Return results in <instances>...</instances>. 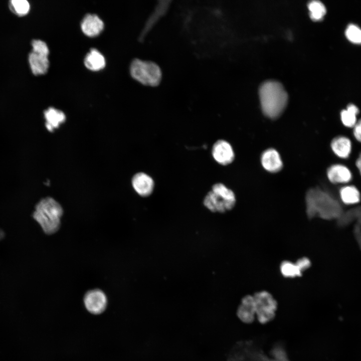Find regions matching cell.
Wrapping results in <instances>:
<instances>
[{"label":"cell","instance_id":"6da1fadb","mask_svg":"<svg viewBox=\"0 0 361 361\" xmlns=\"http://www.w3.org/2000/svg\"><path fill=\"white\" fill-rule=\"evenodd\" d=\"M259 96L263 113L271 119L280 115L288 101L286 91L281 84L276 81L264 82L259 89Z\"/></svg>","mask_w":361,"mask_h":361},{"label":"cell","instance_id":"7a4b0ae2","mask_svg":"<svg viewBox=\"0 0 361 361\" xmlns=\"http://www.w3.org/2000/svg\"><path fill=\"white\" fill-rule=\"evenodd\" d=\"M305 202L308 218L318 215L323 218L330 219L335 217L340 212L337 201L329 193L317 187L308 190Z\"/></svg>","mask_w":361,"mask_h":361},{"label":"cell","instance_id":"3957f363","mask_svg":"<svg viewBox=\"0 0 361 361\" xmlns=\"http://www.w3.org/2000/svg\"><path fill=\"white\" fill-rule=\"evenodd\" d=\"M63 211L60 204L51 197L42 199L36 205L33 217L47 234L56 232L60 226Z\"/></svg>","mask_w":361,"mask_h":361},{"label":"cell","instance_id":"277c9868","mask_svg":"<svg viewBox=\"0 0 361 361\" xmlns=\"http://www.w3.org/2000/svg\"><path fill=\"white\" fill-rule=\"evenodd\" d=\"M236 203L234 192L222 183H217L205 196L203 204L212 212L225 213L232 210Z\"/></svg>","mask_w":361,"mask_h":361},{"label":"cell","instance_id":"5b68a950","mask_svg":"<svg viewBox=\"0 0 361 361\" xmlns=\"http://www.w3.org/2000/svg\"><path fill=\"white\" fill-rule=\"evenodd\" d=\"M130 73L139 83L151 87L158 85L162 76L160 68L156 63L137 59L131 62Z\"/></svg>","mask_w":361,"mask_h":361},{"label":"cell","instance_id":"8992f818","mask_svg":"<svg viewBox=\"0 0 361 361\" xmlns=\"http://www.w3.org/2000/svg\"><path fill=\"white\" fill-rule=\"evenodd\" d=\"M256 314L261 323L271 320L275 316L277 303L273 295L266 290L255 292L253 295Z\"/></svg>","mask_w":361,"mask_h":361},{"label":"cell","instance_id":"52a82bcc","mask_svg":"<svg viewBox=\"0 0 361 361\" xmlns=\"http://www.w3.org/2000/svg\"><path fill=\"white\" fill-rule=\"evenodd\" d=\"M84 303L87 310L94 314L102 313L106 308L107 299L105 293L100 289L89 290L85 295Z\"/></svg>","mask_w":361,"mask_h":361},{"label":"cell","instance_id":"ba28073f","mask_svg":"<svg viewBox=\"0 0 361 361\" xmlns=\"http://www.w3.org/2000/svg\"><path fill=\"white\" fill-rule=\"evenodd\" d=\"M212 155L214 159L219 164L227 165L234 160L235 155L231 144L225 140H218L212 147Z\"/></svg>","mask_w":361,"mask_h":361},{"label":"cell","instance_id":"9c48e42d","mask_svg":"<svg viewBox=\"0 0 361 361\" xmlns=\"http://www.w3.org/2000/svg\"><path fill=\"white\" fill-rule=\"evenodd\" d=\"M132 185L135 191L140 196L145 197L151 194L154 188V181L148 174L140 172L135 174L132 178Z\"/></svg>","mask_w":361,"mask_h":361},{"label":"cell","instance_id":"30bf717a","mask_svg":"<svg viewBox=\"0 0 361 361\" xmlns=\"http://www.w3.org/2000/svg\"><path fill=\"white\" fill-rule=\"evenodd\" d=\"M326 175L328 180L332 184H346L352 178L350 169L342 164H334L327 169Z\"/></svg>","mask_w":361,"mask_h":361},{"label":"cell","instance_id":"8fae6325","mask_svg":"<svg viewBox=\"0 0 361 361\" xmlns=\"http://www.w3.org/2000/svg\"><path fill=\"white\" fill-rule=\"evenodd\" d=\"M102 20L96 15L87 14L83 19L81 28L83 33L90 37L99 35L104 29Z\"/></svg>","mask_w":361,"mask_h":361},{"label":"cell","instance_id":"7c38bea8","mask_svg":"<svg viewBox=\"0 0 361 361\" xmlns=\"http://www.w3.org/2000/svg\"><path fill=\"white\" fill-rule=\"evenodd\" d=\"M261 162L264 168L270 172H278L283 166L280 154L274 148H268L263 152Z\"/></svg>","mask_w":361,"mask_h":361},{"label":"cell","instance_id":"4fadbf2b","mask_svg":"<svg viewBox=\"0 0 361 361\" xmlns=\"http://www.w3.org/2000/svg\"><path fill=\"white\" fill-rule=\"evenodd\" d=\"M310 265L309 259L306 257L299 259L295 263L290 261H284L280 266L281 273L287 277H294L301 276L305 270Z\"/></svg>","mask_w":361,"mask_h":361},{"label":"cell","instance_id":"5bb4252c","mask_svg":"<svg viewBox=\"0 0 361 361\" xmlns=\"http://www.w3.org/2000/svg\"><path fill=\"white\" fill-rule=\"evenodd\" d=\"M330 147L337 156L345 159L348 158L351 153L352 143L347 137L338 135L332 139L330 142Z\"/></svg>","mask_w":361,"mask_h":361},{"label":"cell","instance_id":"9a60e30c","mask_svg":"<svg viewBox=\"0 0 361 361\" xmlns=\"http://www.w3.org/2000/svg\"><path fill=\"white\" fill-rule=\"evenodd\" d=\"M256 314L255 302L253 295H247L241 300L238 310L237 315L244 322H252Z\"/></svg>","mask_w":361,"mask_h":361},{"label":"cell","instance_id":"2e32d148","mask_svg":"<svg viewBox=\"0 0 361 361\" xmlns=\"http://www.w3.org/2000/svg\"><path fill=\"white\" fill-rule=\"evenodd\" d=\"M31 70L35 75L47 73L49 67L48 56L31 51L28 57Z\"/></svg>","mask_w":361,"mask_h":361},{"label":"cell","instance_id":"e0dca14e","mask_svg":"<svg viewBox=\"0 0 361 361\" xmlns=\"http://www.w3.org/2000/svg\"><path fill=\"white\" fill-rule=\"evenodd\" d=\"M84 64L87 69L97 71L105 67V59L98 50L93 48L86 55L84 59Z\"/></svg>","mask_w":361,"mask_h":361},{"label":"cell","instance_id":"ac0fdd59","mask_svg":"<svg viewBox=\"0 0 361 361\" xmlns=\"http://www.w3.org/2000/svg\"><path fill=\"white\" fill-rule=\"evenodd\" d=\"M44 116L46 120V126L49 131H53L58 127L66 119L64 113L54 107H49L46 110Z\"/></svg>","mask_w":361,"mask_h":361},{"label":"cell","instance_id":"d6986e66","mask_svg":"<svg viewBox=\"0 0 361 361\" xmlns=\"http://www.w3.org/2000/svg\"><path fill=\"white\" fill-rule=\"evenodd\" d=\"M341 201L346 205H353L359 202L360 194L357 188L353 185H346L339 190Z\"/></svg>","mask_w":361,"mask_h":361},{"label":"cell","instance_id":"ffe728a7","mask_svg":"<svg viewBox=\"0 0 361 361\" xmlns=\"http://www.w3.org/2000/svg\"><path fill=\"white\" fill-rule=\"evenodd\" d=\"M359 113L358 108L354 104L347 105L346 109L340 112V120L342 124L347 128H353L356 124L357 115Z\"/></svg>","mask_w":361,"mask_h":361},{"label":"cell","instance_id":"44dd1931","mask_svg":"<svg viewBox=\"0 0 361 361\" xmlns=\"http://www.w3.org/2000/svg\"><path fill=\"white\" fill-rule=\"evenodd\" d=\"M9 7L11 12L19 17L27 15L30 9V4L26 0H11Z\"/></svg>","mask_w":361,"mask_h":361},{"label":"cell","instance_id":"7402d4cb","mask_svg":"<svg viewBox=\"0 0 361 361\" xmlns=\"http://www.w3.org/2000/svg\"><path fill=\"white\" fill-rule=\"evenodd\" d=\"M310 16L313 20H320L326 13V8L323 4L319 1H310L308 4Z\"/></svg>","mask_w":361,"mask_h":361},{"label":"cell","instance_id":"603a6c76","mask_svg":"<svg viewBox=\"0 0 361 361\" xmlns=\"http://www.w3.org/2000/svg\"><path fill=\"white\" fill-rule=\"evenodd\" d=\"M345 35L347 39L354 44H361V29L354 24H350L346 28Z\"/></svg>","mask_w":361,"mask_h":361},{"label":"cell","instance_id":"cb8c5ba5","mask_svg":"<svg viewBox=\"0 0 361 361\" xmlns=\"http://www.w3.org/2000/svg\"><path fill=\"white\" fill-rule=\"evenodd\" d=\"M31 45L33 52L48 56L49 50L46 43L41 40H33Z\"/></svg>","mask_w":361,"mask_h":361},{"label":"cell","instance_id":"d4e9b609","mask_svg":"<svg viewBox=\"0 0 361 361\" xmlns=\"http://www.w3.org/2000/svg\"><path fill=\"white\" fill-rule=\"evenodd\" d=\"M352 128L354 137L357 141L361 143V118L357 120Z\"/></svg>","mask_w":361,"mask_h":361},{"label":"cell","instance_id":"484cf974","mask_svg":"<svg viewBox=\"0 0 361 361\" xmlns=\"http://www.w3.org/2000/svg\"><path fill=\"white\" fill-rule=\"evenodd\" d=\"M355 165L358 170L360 175H361V152L359 154L358 157L355 161Z\"/></svg>","mask_w":361,"mask_h":361}]
</instances>
